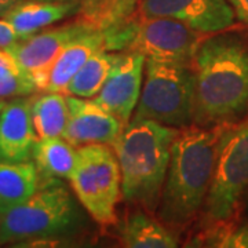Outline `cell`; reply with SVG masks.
Wrapping results in <instances>:
<instances>
[{"label":"cell","mask_w":248,"mask_h":248,"mask_svg":"<svg viewBox=\"0 0 248 248\" xmlns=\"http://www.w3.org/2000/svg\"><path fill=\"white\" fill-rule=\"evenodd\" d=\"M193 72V124L225 125L247 115L248 46L240 36H208L196 54Z\"/></svg>","instance_id":"cell-1"},{"label":"cell","mask_w":248,"mask_h":248,"mask_svg":"<svg viewBox=\"0 0 248 248\" xmlns=\"http://www.w3.org/2000/svg\"><path fill=\"white\" fill-rule=\"evenodd\" d=\"M225 125L190 124L178 130L156 211L160 221L172 231L187 228L203 210Z\"/></svg>","instance_id":"cell-2"},{"label":"cell","mask_w":248,"mask_h":248,"mask_svg":"<svg viewBox=\"0 0 248 248\" xmlns=\"http://www.w3.org/2000/svg\"><path fill=\"white\" fill-rule=\"evenodd\" d=\"M179 128L131 119L112 145L120 166L124 202L156 213Z\"/></svg>","instance_id":"cell-3"},{"label":"cell","mask_w":248,"mask_h":248,"mask_svg":"<svg viewBox=\"0 0 248 248\" xmlns=\"http://www.w3.org/2000/svg\"><path fill=\"white\" fill-rule=\"evenodd\" d=\"M78 202L62 179L40 184L28 200L1 215L0 246L63 240L79 233L84 225V215Z\"/></svg>","instance_id":"cell-4"},{"label":"cell","mask_w":248,"mask_h":248,"mask_svg":"<svg viewBox=\"0 0 248 248\" xmlns=\"http://www.w3.org/2000/svg\"><path fill=\"white\" fill-rule=\"evenodd\" d=\"M131 119L182 128L195 119L193 66L146 60L141 97Z\"/></svg>","instance_id":"cell-5"},{"label":"cell","mask_w":248,"mask_h":248,"mask_svg":"<svg viewBox=\"0 0 248 248\" xmlns=\"http://www.w3.org/2000/svg\"><path fill=\"white\" fill-rule=\"evenodd\" d=\"M248 190V117L226 124L217 149L213 181L204 202L205 219L228 222Z\"/></svg>","instance_id":"cell-6"},{"label":"cell","mask_w":248,"mask_h":248,"mask_svg":"<svg viewBox=\"0 0 248 248\" xmlns=\"http://www.w3.org/2000/svg\"><path fill=\"white\" fill-rule=\"evenodd\" d=\"M80 205L101 225L117 222L122 197V174L113 148L93 143L78 148V160L69 178Z\"/></svg>","instance_id":"cell-7"},{"label":"cell","mask_w":248,"mask_h":248,"mask_svg":"<svg viewBox=\"0 0 248 248\" xmlns=\"http://www.w3.org/2000/svg\"><path fill=\"white\" fill-rule=\"evenodd\" d=\"M134 21L127 51H138L146 60L193 66L196 54L210 36L172 18L142 17L135 13Z\"/></svg>","instance_id":"cell-8"},{"label":"cell","mask_w":248,"mask_h":248,"mask_svg":"<svg viewBox=\"0 0 248 248\" xmlns=\"http://www.w3.org/2000/svg\"><path fill=\"white\" fill-rule=\"evenodd\" d=\"M94 28L98 27L80 17L73 22L60 27L46 28L7 47V51L14 57L18 66L32 76L37 90L43 91L47 72L55 57L75 37Z\"/></svg>","instance_id":"cell-9"},{"label":"cell","mask_w":248,"mask_h":248,"mask_svg":"<svg viewBox=\"0 0 248 248\" xmlns=\"http://www.w3.org/2000/svg\"><path fill=\"white\" fill-rule=\"evenodd\" d=\"M142 17H164L213 35L231 29L236 14L229 0H140L135 11Z\"/></svg>","instance_id":"cell-10"},{"label":"cell","mask_w":248,"mask_h":248,"mask_svg":"<svg viewBox=\"0 0 248 248\" xmlns=\"http://www.w3.org/2000/svg\"><path fill=\"white\" fill-rule=\"evenodd\" d=\"M146 58L138 51H120L102 89L93 98L125 125L141 97Z\"/></svg>","instance_id":"cell-11"},{"label":"cell","mask_w":248,"mask_h":248,"mask_svg":"<svg viewBox=\"0 0 248 248\" xmlns=\"http://www.w3.org/2000/svg\"><path fill=\"white\" fill-rule=\"evenodd\" d=\"M68 98V123L62 137L73 146L102 143L112 146L123 130L124 124L93 98Z\"/></svg>","instance_id":"cell-12"},{"label":"cell","mask_w":248,"mask_h":248,"mask_svg":"<svg viewBox=\"0 0 248 248\" xmlns=\"http://www.w3.org/2000/svg\"><path fill=\"white\" fill-rule=\"evenodd\" d=\"M37 135L32 119V97L11 98L0 110V157L10 161L32 160Z\"/></svg>","instance_id":"cell-13"},{"label":"cell","mask_w":248,"mask_h":248,"mask_svg":"<svg viewBox=\"0 0 248 248\" xmlns=\"http://www.w3.org/2000/svg\"><path fill=\"white\" fill-rule=\"evenodd\" d=\"M105 48V33L94 28L75 37L65 46L50 65L43 91L63 93L72 78L79 72L93 54Z\"/></svg>","instance_id":"cell-14"},{"label":"cell","mask_w":248,"mask_h":248,"mask_svg":"<svg viewBox=\"0 0 248 248\" xmlns=\"http://www.w3.org/2000/svg\"><path fill=\"white\" fill-rule=\"evenodd\" d=\"M78 3H57L45 0H22L3 18H6L22 39H27L65 18L79 14Z\"/></svg>","instance_id":"cell-15"},{"label":"cell","mask_w":248,"mask_h":248,"mask_svg":"<svg viewBox=\"0 0 248 248\" xmlns=\"http://www.w3.org/2000/svg\"><path fill=\"white\" fill-rule=\"evenodd\" d=\"M123 247L128 248H174L179 246L177 232L153 218L146 210L127 214L117 228Z\"/></svg>","instance_id":"cell-16"},{"label":"cell","mask_w":248,"mask_h":248,"mask_svg":"<svg viewBox=\"0 0 248 248\" xmlns=\"http://www.w3.org/2000/svg\"><path fill=\"white\" fill-rule=\"evenodd\" d=\"M40 179L35 163L0 157V215L24 203L37 190Z\"/></svg>","instance_id":"cell-17"},{"label":"cell","mask_w":248,"mask_h":248,"mask_svg":"<svg viewBox=\"0 0 248 248\" xmlns=\"http://www.w3.org/2000/svg\"><path fill=\"white\" fill-rule=\"evenodd\" d=\"M78 160V148L63 137L40 138L32 151V161L35 163L40 184L51 179L71 178Z\"/></svg>","instance_id":"cell-18"},{"label":"cell","mask_w":248,"mask_h":248,"mask_svg":"<svg viewBox=\"0 0 248 248\" xmlns=\"http://www.w3.org/2000/svg\"><path fill=\"white\" fill-rule=\"evenodd\" d=\"M69 107L63 93L43 91L32 97V119L37 140L62 137L68 123Z\"/></svg>","instance_id":"cell-19"},{"label":"cell","mask_w":248,"mask_h":248,"mask_svg":"<svg viewBox=\"0 0 248 248\" xmlns=\"http://www.w3.org/2000/svg\"><path fill=\"white\" fill-rule=\"evenodd\" d=\"M119 54L120 51H109L107 48L95 51L72 78L65 94L79 98L95 97L112 71Z\"/></svg>","instance_id":"cell-20"},{"label":"cell","mask_w":248,"mask_h":248,"mask_svg":"<svg viewBox=\"0 0 248 248\" xmlns=\"http://www.w3.org/2000/svg\"><path fill=\"white\" fill-rule=\"evenodd\" d=\"M140 0H81L80 17L107 31L127 22L137 11Z\"/></svg>","instance_id":"cell-21"},{"label":"cell","mask_w":248,"mask_h":248,"mask_svg":"<svg viewBox=\"0 0 248 248\" xmlns=\"http://www.w3.org/2000/svg\"><path fill=\"white\" fill-rule=\"evenodd\" d=\"M39 91L32 76L19 66H0V99L29 97Z\"/></svg>","instance_id":"cell-22"},{"label":"cell","mask_w":248,"mask_h":248,"mask_svg":"<svg viewBox=\"0 0 248 248\" xmlns=\"http://www.w3.org/2000/svg\"><path fill=\"white\" fill-rule=\"evenodd\" d=\"M221 247L247 248L248 247V225L239 228H228V232L223 237Z\"/></svg>","instance_id":"cell-23"},{"label":"cell","mask_w":248,"mask_h":248,"mask_svg":"<svg viewBox=\"0 0 248 248\" xmlns=\"http://www.w3.org/2000/svg\"><path fill=\"white\" fill-rule=\"evenodd\" d=\"M19 40H22V37L18 35L13 25L6 18H0V48H7Z\"/></svg>","instance_id":"cell-24"},{"label":"cell","mask_w":248,"mask_h":248,"mask_svg":"<svg viewBox=\"0 0 248 248\" xmlns=\"http://www.w3.org/2000/svg\"><path fill=\"white\" fill-rule=\"evenodd\" d=\"M234 10L236 18L248 27V0H229Z\"/></svg>","instance_id":"cell-25"},{"label":"cell","mask_w":248,"mask_h":248,"mask_svg":"<svg viewBox=\"0 0 248 248\" xmlns=\"http://www.w3.org/2000/svg\"><path fill=\"white\" fill-rule=\"evenodd\" d=\"M0 66H18L17 61L7 51V48H0Z\"/></svg>","instance_id":"cell-26"},{"label":"cell","mask_w":248,"mask_h":248,"mask_svg":"<svg viewBox=\"0 0 248 248\" xmlns=\"http://www.w3.org/2000/svg\"><path fill=\"white\" fill-rule=\"evenodd\" d=\"M19 1H22V0H0V18L4 17Z\"/></svg>","instance_id":"cell-27"},{"label":"cell","mask_w":248,"mask_h":248,"mask_svg":"<svg viewBox=\"0 0 248 248\" xmlns=\"http://www.w3.org/2000/svg\"><path fill=\"white\" fill-rule=\"evenodd\" d=\"M45 1H57V3H78L80 4L81 0H45Z\"/></svg>","instance_id":"cell-28"},{"label":"cell","mask_w":248,"mask_h":248,"mask_svg":"<svg viewBox=\"0 0 248 248\" xmlns=\"http://www.w3.org/2000/svg\"><path fill=\"white\" fill-rule=\"evenodd\" d=\"M3 104H4V102H3V101H0V110H1V108H3Z\"/></svg>","instance_id":"cell-29"},{"label":"cell","mask_w":248,"mask_h":248,"mask_svg":"<svg viewBox=\"0 0 248 248\" xmlns=\"http://www.w3.org/2000/svg\"><path fill=\"white\" fill-rule=\"evenodd\" d=\"M0 219H1V215H0Z\"/></svg>","instance_id":"cell-30"}]
</instances>
